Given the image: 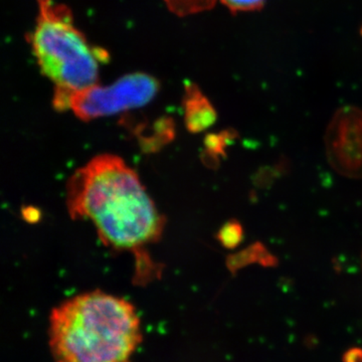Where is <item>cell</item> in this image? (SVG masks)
Returning <instances> with one entry per match:
<instances>
[{"mask_svg":"<svg viewBox=\"0 0 362 362\" xmlns=\"http://www.w3.org/2000/svg\"><path fill=\"white\" fill-rule=\"evenodd\" d=\"M141 340L134 305L100 290L66 300L49 315L54 362H131Z\"/></svg>","mask_w":362,"mask_h":362,"instance_id":"obj_2","label":"cell"},{"mask_svg":"<svg viewBox=\"0 0 362 362\" xmlns=\"http://www.w3.org/2000/svg\"><path fill=\"white\" fill-rule=\"evenodd\" d=\"M159 90V83L147 74L124 76L113 85H93L71 93L69 109L83 121L137 108L149 103Z\"/></svg>","mask_w":362,"mask_h":362,"instance_id":"obj_4","label":"cell"},{"mask_svg":"<svg viewBox=\"0 0 362 362\" xmlns=\"http://www.w3.org/2000/svg\"><path fill=\"white\" fill-rule=\"evenodd\" d=\"M39 21L32 37L40 71L56 84V90L71 94L96 85L98 59L65 6L37 0Z\"/></svg>","mask_w":362,"mask_h":362,"instance_id":"obj_3","label":"cell"},{"mask_svg":"<svg viewBox=\"0 0 362 362\" xmlns=\"http://www.w3.org/2000/svg\"><path fill=\"white\" fill-rule=\"evenodd\" d=\"M326 150L340 175L362 177V111L352 106L338 110L328 127Z\"/></svg>","mask_w":362,"mask_h":362,"instance_id":"obj_5","label":"cell"},{"mask_svg":"<svg viewBox=\"0 0 362 362\" xmlns=\"http://www.w3.org/2000/svg\"><path fill=\"white\" fill-rule=\"evenodd\" d=\"M66 206L73 218H87L100 239L115 250L141 249L160 238L164 218L137 173L119 156L94 157L71 176Z\"/></svg>","mask_w":362,"mask_h":362,"instance_id":"obj_1","label":"cell"},{"mask_svg":"<svg viewBox=\"0 0 362 362\" xmlns=\"http://www.w3.org/2000/svg\"><path fill=\"white\" fill-rule=\"evenodd\" d=\"M221 2L233 13H246L261 9L266 0H221Z\"/></svg>","mask_w":362,"mask_h":362,"instance_id":"obj_8","label":"cell"},{"mask_svg":"<svg viewBox=\"0 0 362 362\" xmlns=\"http://www.w3.org/2000/svg\"><path fill=\"white\" fill-rule=\"evenodd\" d=\"M185 107V120L190 130L206 129L216 121V113L214 107L194 84L187 87Z\"/></svg>","mask_w":362,"mask_h":362,"instance_id":"obj_6","label":"cell"},{"mask_svg":"<svg viewBox=\"0 0 362 362\" xmlns=\"http://www.w3.org/2000/svg\"><path fill=\"white\" fill-rule=\"evenodd\" d=\"M242 237V230H240V225L235 223H228L225 228L221 230L220 233V239L221 243L226 247H235L237 246L238 243Z\"/></svg>","mask_w":362,"mask_h":362,"instance_id":"obj_9","label":"cell"},{"mask_svg":"<svg viewBox=\"0 0 362 362\" xmlns=\"http://www.w3.org/2000/svg\"><path fill=\"white\" fill-rule=\"evenodd\" d=\"M23 216H25V220L30 221V223H35V221L39 220L40 213L37 209H25L23 211Z\"/></svg>","mask_w":362,"mask_h":362,"instance_id":"obj_10","label":"cell"},{"mask_svg":"<svg viewBox=\"0 0 362 362\" xmlns=\"http://www.w3.org/2000/svg\"><path fill=\"white\" fill-rule=\"evenodd\" d=\"M164 2L171 13L187 16L213 8L216 0H164Z\"/></svg>","mask_w":362,"mask_h":362,"instance_id":"obj_7","label":"cell"}]
</instances>
